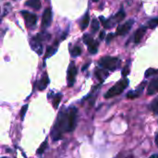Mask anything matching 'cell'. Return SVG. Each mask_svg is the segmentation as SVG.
<instances>
[{
	"instance_id": "6da1fadb",
	"label": "cell",
	"mask_w": 158,
	"mask_h": 158,
	"mask_svg": "<svg viewBox=\"0 0 158 158\" xmlns=\"http://www.w3.org/2000/svg\"><path fill=\"white\" fill-rule=\"evenodd\" d=\"M65 132H69V110L62 108L51 131V137L54 141H58Z\"/></svg>"
},
{
	"instance_id": "7a4b0ae2",
	"label": "cell",
	"mask_w": 158,
	"mask_h": 158,
	"mask_svg": "<svg viewBox=\"0 0 158 158\" xmlns=\"http://www.w3.org/2000/svg\"><path fill=\"white\" fill-rule=\"evenodd\" d=\"M129 80L127 78H124L122 80H120L119 81H118L113 87H111L106 94H105V98L108 99V98H112L115 97L117 95H119L123 93V91L128 87L129 85Z\"/></svg>"
},
{
	"instance_id": "3957f363",
	"label": "cell",
	"mask_w": 158,
	"mask_h": 158,
	"mask_svg": "<svg viewBox=\"0 0 158 158\" xmlns=\"http://www.w3.org/2000/svg\"><path fill=\"white\" fill-rule=\"evenodd\" d=\"M125 17H126V14H125L123 8H121V9L118 11V13H117V14H116L114 17H112L111 19H105L103 16H100L99 18H100V20L102 21V24H103L104 28H105V29H110V28L114 27L118 22H120L121 20H123Z\"/></svg>"
},
{
	"instance_id": "277c9868",
	"label": "cell",
	"mask_w": 158,
	"mask_h": 158,
	"mask_svg": "<svg viewBox=\"0 0 158 158\" xmlns=\"http://www.w3.org/2000/svg\"><path fill=\"white\" fill-rule=\"evenodd\" d=\"M98 64L103 69L108 70H115L119 66V59L118 57L113 56H104L99 60Z\"/></svg>"
},
{
	"instance_id": "5b68a950",
	"label": "cell",
	"mask_w": 158,
	"mask_h": 158,
	"mask_svg": "<svg viewBox=\"0 0 158 158\" xmlns=\"http://www.w3.org/2000/svg\"><path fill=\"white\" fill-rule=\"evenodd\" d=\"M68 110H69V132H71L75 130L77 125L78 109L74 106H71Z\"/></svg>"
},
{
	"instance_id": "8992f818",
	"label": "cell",
	"mask_w": 158,
	"mask_h": 158,
	"mask_svg": "<svg viewBox=\"0 0 158 158\" xmlns=\"http://www.w3.org/2000/svg\"><path fill=\"white\" fill-rule=\"evenodd\" d=\"M20 14L24 18L26 26L30 29H33L36 25V22H37V16L33 13H31V12H28L25 10H22L20 12Z\"/></svg>"
},
{
	"instance_id": "52a82bcc",
	"label": "cell",
	"mask_w": 158,
	"mask_h": 158,
	"mask_svg": "<svg viewBox=\"0 0 158 158\" xmlns=\"http://www.w3.org/2000/svg\"><path fill=\"white\" fill-rule=\"evenodd\" d=\"M83 42H84L85 44H87L88 50H89V52L91 54L94 55V54L97 53V51H98V45L99 44H98L97 42H94V38L92 36H90L88 34H85L83 36Z\"/></svg>"
},
{
	"instance_id": "ba28073f",
	"label": "cell",
	"mask_w": 158,
	"mask_h": 158,
	"mask_svg": "<svg viewBox=\"0 0 158 158\" xmlns=\"http://www.w3.org/2000/svg\"><path fill=\"white\" fill-rule=\"evenodd\" d=\"M77 68L74 64V62H70L69 69H68V85L69 87H72L76 81L77 76Z\"/></svg>"
},
{
	"instance_id": "9c48e42d",
	"label": "cell",
	"mask_w": 158,
	"mask_h": 158,
	"mask_svg": "<svg viewBox=\"0 0 158 158\" xmlns=\"http://www.w3.org/2000/svg\"><path fill=\"white\" fill-rule=\"evenodd\" d=\"M134 23V20L133 19H129L127 20L124 24L122 25H119L117 29V31H116V34L117 35H126L131 29L132 25Z\"/></svg>"
},
{
	"instance_id": "30bf717a",
	"label": "cell",
	"mask_w": 158,
	"mask_h": 158,
	"mask_svg": "<svg viewBox=\"0 0 158 158\" xmlns=\"http://www.w3.org/2000/svg\"><path fill=\"white\" fill-rule=\"evenodd\" d=\"M52 22V10L50 7H47L44 14H43V18H42V27L44 29H46L50 26Z\"/></svg>"
},
{
	"instance_id": "8fae6325",
	"label": "cell",
	"mask_w": 158,
	"mask_h": 158,
	"mask_svg": "<svg viewBox=\"0 0 158 158\" xmlns=\"http://www.w3.org/2000/svg\"><path fill=\"white\" fill-rule=\"evenodd\" d=\"M30 44L31 46V49L35 53H37L38 55H42L43 54L44 48H43V45L41 44V41H39V40L35 39L34 37H32L31 40V42H30Z\"/></svg>"
},
{
	"instance_id": "7c38bea8",
	"label": "cell",
	"mask_w": 158,
	"mask_h": 158,
	"mask_svg": "<svg viewBox=\"0 0 158 158\" xmlns=\"http://www.w3.org/2000/svg\"><path fill=\"white\" fill-rule=\"evenodd\" d=\"M145 84H146V82L145 81H143L136 90H134V91H131V92H129L128 93V94H127V97L129 98V99H135V98H137V97H139L141 94H142V93H143V88L145 87Z\"/></svg>"
},
{
	"instance_id": "4fadbf2b",
	"label": "cell",
	"mask_w": 158,
	"mask_h": 158,
	"mask_svg": "<svg viewBox=\"0 0 158 158\" xmlns=\"http://www.w3.org/2000/svg\"><path fill=\"white\" fill-rule=\"evenodd\" d=\"M48 84H49V78H48L47 73L45 72L44 74V76L42 77V79L37 82V85L36 86H37V89L39 91H43V90H44L47 87Z\"/></svg>"
},
{
	"instance_id": "5bb4252c",
	"label": "cell",
	"mask_w": 158,
	"mask_h": 158,
	"mask_svg": "<svg viewBox=\"0 0 158 158\" xmlns=\"http://www.w3.org/2000/svg\"><path fill=\"white\" fill-rule=\"evenodd\" d=\"M158 92V78L154 79L148 85L147 88V94L148 95H153L155 94H156Z\"/></svg>"
},
{
	"instance_id": "9a60e30c",
	"label": "cell",
	"mask_w": 158,
	"mask_h": 158,
	"mask_svg": "<svg viewBox=\"0 0 158 158\" xmlns=\"http://www.w3.org/2000/svg\"><path fill=\"white\" fill-rule=\"evenodd\" d=\"M146 29H147V26L146 27H141L136 31V32L134 34V43L135 44H139L143 40V38L146 32Z\"/></svg>"
},
{
	"instance_id": "2e32d148",
	"label": "cell",
	"mask_w": 158,
	"mask_h": 158,
	"mask_svg": "<svg viewBox=\"0 0 158 158\" xmlns=\"http://www.w3.org/2000/svg\"><path fill=\"white\" fill-rule=\"evenodd\" d=\"M89 22H90V13H89V11H87L81 21V24H80L81 30H82V31L86 30L87 27L89 26Z\"/></svg>"
},
{
	"instance_id": "e0dca14e",
	"label": "cell",
	"mask_w": 158,
	"mask_h": 158,
	"mask_svg": "<svg viewBox=\"0 0 158 158\" xmlns=\"http://www.w3.org/2000/svg\"><path fill=\"white\" fill-rule=\"evenodd\" d=\"M95 75H96V77L100 80V81H103L104 80H106V79L108 77V72L106 70V69H96V70H95Z\"/></svg>"
},
{
	"instance_id": "ac0fdd59",
	"label": "cell",
	"mask_w": 158,
	"mask_h": 158,
	"mask_svg": "<svg viewBox=\"0 0 158 158\" xmlns=\"http://www.w3.org/2000/svg\"><path fill=\"white\" fill-rule=\"evenodd\" d=\"M26 6L35 9V10H39L42 6L41 5V1L40 0H28L26 3H25Z\"/></svg>"
},
{
	"instance_id": "d6986e66",
	"label": "cell",
	"mask_w": 158,
	"mask_h": 158,
	"mask_svg": "<svg viewBox=\"0 0 158 158\" xmlns=\"http://www.w3.org/2000/svg\"><path fill=\"white\" fill-rule=\"evenodd\" d=\"M57 50V43H56L53 46H49L47 47V50H46V56L44 58H47L49 56H51L52 55H54Z\"/></svg>"
},
{
	"instance_id": "ffe728a7",
	"label": "cell",
	"mask_w": 158,
	"mask_h": 158,
	"mask_svg": "<svg viewBox=\"0 0 158 158\" xmlns=\"http://www.w3.org/2000/svg\"><path fill=\"white\" fill-rule=\"evenodd\" d=\"M150 108L156 115H158V96L151 103Z\"/></svg>"
},
{
	"instance_id": "44dd1931",
	"label": "cell",
	"mask_w": 158,
	"mask_h": 158,
	"mask_svg": "<svg viewBox=\"0 0 158 158\" xmlns=\"http://www.w3.org/2000/svg\"><path fill=\"white\" fill-rule=\"evenodd\" d=\"M91 28H92V32H93V33H94V32H96V31H99L100 25H99V21H98L96 19H93Z\"/></svg>"
},
{
	"instance_id": "7402d4cb",
	"label": "cell",
	"mask_w": 158,
	"mask_h": 158,
	"mask_svg": "<svg viewBox=\"0 0 158 158\" xmlns=\"http://www.w3.org/2000/svg\"><path fill=\"white\" fill-rule=\"evenodd\" d=\"M158 26V18H154L147 22V28L154 29Z\"/></svg>"
},
{
	"instance_id": "603a6c76",
	"label": "cell",
	"mask_w": 158,
	"mask_h": 158,
	"mask_svg": "<svg viewBox=\"0 0 158 158\" xmlns=\"http://www.w3.org/2000/svg\"><path fill=\"white\" fill-rule=\"evenodd\" d=\"M81 52H82V50L80 46H75L71 50V56H79L81 54Z\"/></svg>"
},
{
	"instance_id": "cb8c5ba5",
	"label": "cell",
	"mask_w": 158,
	"mask_h": 158,
	"mask_svg": "<svg viewBox=\"0 0 158 158\" xmlns=\"http://www.w3.org/2000/svg\"><path fill=\"white\" fill-rule=\"evenodd\" d=\"M61 98H62V94H57L56 96H55V100L53 102V105H54V107L56 109L59 106V103L61 101Z\"/></svg>"
},
{
	"instance_id": "d4e9b609",
	"label": "cell",
	"mask_w": 158,
	"mask_h": 158,
	"mask_svg": "<svg viewBox=\"0 0 158 158\" xmlns=\"http://www.w3.org/2000/svg\"><path fill=\"white\" fill-rule=\"evenodd\" d=\"M47 140H45L42 144H41V146L38 148V150H37V154L38 155H42L45 150H46V148H47Z\"/></svg>"
},
{
	"instance_id": "484cf974",
	"label": "cell",
	"mask_w": 158,
	"mask_h": 158,
	"mask_svg": "<svg viewBox=\"0 0 158 158\" xmlns=\"http://www.w3.org/2000/svg\"><path fill=\"white\" fill-rule=\"evenodd\" d=\"M158 73V69H149L146 70L145 72V77H151L152 75H155Z\"/></svg>"
},
{
	"instance_id": "4316f807",
	"label": "cell",
	"mask_w": 158,
	"mask_h": 158,
	"mask_svg": "<svg viewBox=\"0 0 158 158\" xmlns=\"http://www.w3.org/2000/svg\"><path fill=\"white\" fill-rule=\"evenodd\" d=\"M27 110H28V105L23 106L22 108H21V110H20V118H21L22 120L24 118V116H25V113L27 112Z\"/></svg>"
},
{
	"instance_id": "83f0119b",
	"label": "cell",
	"mask_w": 158,
	"mask_h": 158,
	"mask_svg": "<svg viewBox=\"0 0 158 158\" xmlns=\"http://www.w3.org/2000/svg\"><path fill=\"white\" fill-rule=\"evenodd\" d=\"M129 73H130V69H129V66H127V67H125L124 69L122 70V76H123V77H127V76L129 75Z\"/></svg>"
},
{
	"instance_id": "f1b7e54d",
	"label": "cell",
	"mask_w": 158,
	"mask_h": 158,
	"mask_svg": "<svg viewBox=\"0 0 158 158\" xmlns=\"http://www.w3.org/2000/svg\"><path fill=\"white\" fill-rule=\"evenodd\" d=\"M114 36H115L114 33H109V34L106 36V44H109V43L112 41V39L114 38Z\"/></svg>"
},
{
	"instance_id": "f546056e",
	"label": "cell",
	"mask_w": 158,
	"mask_h": 158,
	"mask_svg": "<svg viewBox=\"0 0 158 158\" xmlns=\"http://www.w3.org/2000/svg\"><path fill=\"white\" fill-rule=\"evenodd\" d=\"M99 37H100V39H101V40H104V39H105V37H106V32H105L104 31H101V32H100V36H99Z\"/></svg>"
},
{
	"instance_id": "4dcf8cb0",
	"label": "cell",
	"mask_w": 158,
	"mask_h": 158,
	"mask_svg": "<svg viewBox=\"0 0 158 158\" xmlns=\"http://www.w3.org/2000/svg\"><path fill=\"white\" fill-rule=\"evenodd\" d=\"M89 65H90V62H89V63H87V64L82 68V70H85V69H86V68H87V67H89Z\"/></svg>"
},
{
	"instance_id": "1f68e13d",
	"label": "cell",
	"mask_w": 158,
	"mask_h": 158,
	"mask_svg": "<svg viewBox=\"0 0 158 158\" xmlns=\"http://www.w3.org/2000/svg\"><path fill=\"white\" fill-rule=\"evenodd\" d=\"M156 145H157L158 147V134L156 135Z\"/></svg>"
},
{
	"instance_id": "d6a6232c",
	"label": "cell",
	"mask_w": 158,
	"mask_h": 158,
	"mask_svg": "<svg viewBox=\"0 0 158 158\" xmlns=\"http://www.w3.org/2000/svg\"><path fill=\"white\" fill-rule=\"evenodd\" d=\"M152 157H158V155H153Z\"/></svg>"
},
{
	"instance_id": "836d02e7",
	"label": "cell",
	"mask_w": 158,
	"mask_h": 158,
	"mask_svg": "<svg viewBox=\"0 0 158 158\" xmlns=\"http://www.w3.org/2000/svg\"><path fill=\"white\" fill-rule=\"evenodd\" d=\"M93 1H94V2H98L99 0H93Z\"/></svg>"
}]
</instances>
